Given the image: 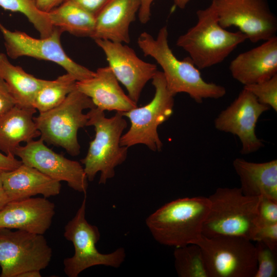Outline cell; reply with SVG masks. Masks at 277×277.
Instances as JSON below:
<instances>
[{
    "instance_id": "cell-1",
    "label": "cell",
    "mask_w": 277,
    "mask_h": 277,
    "mask_svg": "<svg viewBox=\"0 0 277 277\" xmlns=\"http://www.w3.org/2000/svg\"><path fill=\"white\" fill-rule=\"evenodd\" d=\"M137 45L145 56H151L161 66L167 88L174 96L185 93L195 102L201 103L204 99H219L226 94L224 87L203 78L189 56L183 60L176 57L169 45L166 26L160 29L155 38L148 32H142Z\"/></svg>"
},
{
    "instance_id": "cell-2",
    "label": "cell",
    "mask_w": 277,
    "mask_h": 277,
    "mask_svg": "<svg viewBox=\"0 0 277 277\" xmlns=\"http://www.w3.org/2000/svg\"><path fill=\"white\" fill-rule=\"evenodd\" d=\"M210 207L207 197L178 199L151 214L146 220V226L161 244L177 248L194 244L202 235Z\"/></svg>"
},
{
    "instance_id": "cell-3",
    "label": "cell",
    "mask_w": 277,
    "mask_h": 277,
    "mask_svg": "<svg viewBox=\"0 0 277 277\" xmlns=\"http://www.w3.org/2000/svg\"><path fill=\"white\" fill-rule=\"evenodd\" d=\"M196 24L180 35L176 45L189 54L199 69L222 62L240 44L247 39L238 31L231 32L219 24L214 3L197 11Z\"/></svg>"
},
{
    "instance_id": "cell-4",
    "label": "cell",
    "mask_w": 277,
    "mask_h": 277,
    "mask_svg": "<svg viewBox=\"0 0 277 277\" xmlns=\"http://www.w3.org/2000/svg\"><path fill=\"white\" fill-rule=\"evenodd\" d=\"M261 196L244 195L240 188H218L208 197L210 207L202 234L207 238L233 236L253 241L258 228Z\"/></svg>"
},
{
    "instance_id": "cell-5",
    "label": "cell",
    "mask_w": 277,
    "mask_h": 277,
    "mask_svg": "<svg viewBox=\"0 0 277 277\" xmlns=\"http://www.w3.org/2000/svg\"><path fill=\"white\" fill-rule=\"evenodd\" d=\"M87 114V126H93L95 134L86 156L80 161L88 181H93L100 172L98 184H105L115 176V168L126 160L128 148L121 146L120 142L127 122L120 112L107 117L104 111L95 107Z\"/></svg>"
},
{
    "instance_id": "cell-6",
    "label": "cell",
    "mask_w": 277,
    "mask_h": 277,
    "mask_svg": "<svg viewBox=\"0 0 277 277\" xmlns=\"http://www.w3.org/2000/svg\"><path fill=\"white\" fill-rule=\"evenodd\" d=\"M95 107L92 100L76 88L59 105L33 117L40 138L64 148L71 156H77L81 149L77 132L87 126L89 120L83 111Z\"/></svg>"
},
{
    "instance_id": "cell-7",
    "label": "cell",
    "mask_w": 277,
    "mask_h": 277,
    "mask_svg": "<svg viewBox=\"0 0 277 277\" xmlns=\"http://www.w3.org/2000/svg\"><path fill=\"white\" fill-rule=\"evenodd\" d=\"M155 89L152 100L146 105L122 113L130 121L128 130L121 138V146L128 148L143 144L152 151H161L163 143L158 127L172 115L174 96L168 90L162 71H157L152 78Z\"/></svg>"
},
{
    "instance_id": "cell-8",
    "label": "cell",
    "mask_w": 277,
    "mask_h": 277,
    "mask_svg": "<svg viewBox=\"0 0 277 277\" xmlns=\"http://www.w3.org/2000/svg\"><path fill=\"white\" fill-rule=\"evenodd\" d=\"M86 193L74 216L64 228L65 238L72 243L74 255L64 260V271L68 277H77L90 267L104 265L118 268L125 261V250L120 247L108 254L100 253L96 244L100 239V232L95 225L86 219Z\"/></svg>"
},
{
    "instance_id": "cell-9",
    "label": "cell",
    "mask_w": 277,
    "mask_h": 277,
    "mask_svg": "<svg viewBox=\"0 0 277 277\" xmlns=\"http://www.w3.org/2000/svg\"><path fill=\"white\" fill-rule=\"evenodd\" d=\"M194 244L201 249L208 277H253L256 271L255 246L248 239L202 234Z\"/></svg>"
},
{
    "instance_id": "cell-10",
    "label": "cell",
    "mask_w": 277,
    "mask_h": 277,
    "mask_svg": "<svg viewBox=\"0 0 277 277\" xmlns=\"http://www.w3.org/2000/svg\"><path fill=\"white\" fill-rule=\"evenodd\" d=\"M52 250L43 234L0 229L1 277H18L22 273L47 267Z\"/></svg>"
},
{
    "instance_id": "cell-11",
    "label": "cell",
    "mask_w": 277,
    "mask_h": 277,
    "mask_svg": "<svg viewBox=\"0 0 277 277\" xmlns=\"http://www.w3.org/2000/svg\"><path fill=\"white\" fill-rule=\"evenodd\" d=\"M7 55L12 59L29 56L55 63L63 68L76 81L92 77L95 72L78 64L70 58L61 43L63 31L53 27L52 33L45 38H36L21 31H11L0 22Z\"/></svg>"
},
{
    "instance_id": "cell-12",
    "label": "cell",
    "mask_w": 277,
    "mask_h": 277,
    "mask_svg": "<svg viewBox=\"0 0 277 277\" xmlns=\"http://www.w3.org/2000/svg\"><path fill=\"white\" fill-rule=\"evenodd\" d=\"M214 3L220 25L239 28L253 43L274 36L277 19L267 0H217Z\"/></svg>"
},
{
    "instance_id": "cell-13",
    "label": "cell",
    "mask_w": 277,
    "mask_h": 277,
    "mask_svg": "<svg viewBox=\"0 0 277 277\" xmlns=\"http://www.w3.org/2000/svg\"><path fill=\"white\" fill-rule=\"evenodd\" d=\"M270 108L243 88L238 97L215 119V128L237 136L241 143V154L252 153L264 146L262 140L256 135L255 127L260 116Z\"/></svg>"
},
{
    "instance_id": "cell-14",
    "label": "cell",
    "mask_w": 277,
    "mask_h": 277,
    "mask_svg": "<svg viewBox=\"0 0 277 277\" xmlns=\"http://www.w3.org/2000/svg\"><path fill=\"white\" fill-rule=\"evenodd\" d=\"M14 155L17 156L23 164L54 180L66 182L75 191L86 193L88 179L81 164L55 152L42 139L32 140L25 146L19 145Z\"/></svg>"
},
{
    "instance_id": "cell-15",
    "label": "cell",
    "mask_w": 277,
    "mask_h": 277,
    "mask_svg": "<svg viewBox=\"0 0 277 277\" xmlns=\"http://www.w3.org/2000/svg\"><path fill=\"white\" fill-rule=\"evenodd\" d=\"M94 41L104 52L118 82L126 88L128 95L137 104L145 86L157 72L156 65L143 61L123 43L101 39Z\"/></svg>"
},
{
    "instance_id": "cell-16",
    "label": "cell",
    "mask_w": 277,
    "mask_h": 277,
    "mask_svg": "<svg viewBox=\"0 0 277 277\" xmlns=\"http://www.w3.org/2000/svg\"><path fill=\"white\" fill-rule=\"evenodd\" d=\"M55 208V204L44 197L10 202L0 210V229L43 235L51 225Z\"/></svg>"
},
{
    "instance_id": "cell-17",
    "label": "cell",
    "mask_w": 277,
    "mask_h": 277,
    "mask_svg": "<svg viewBox=\"0 0 277 277\" xmlns=\"http://www.w3.org/2000/svg\"><path fill=\"white\" fill-rule=\"evenodd\" d=\"M233 78L244 86L267 80L277 74V37L238 55L229 67Z\"/></svg>"
},
{
    "instance_id": "cell-18",
    "label": "cell",
    "mask_w": 277,
    "mask_h": 277,
    "mask_svg": "<svg viewBox=\"0 0 277 277\" xmlns=\"http://www.w3.org/2000/svg\"><path fill=\"white\" fill-rule=\"evenodd\" d=\"M77 90L89 97L103 111L126 112L137 104L126 94L109 66L98 68L91 78L76 81Z\"/></svg>"
},
{
    "instance_id": "cell-19",
    "label": "cell",
    "mask_w": 277,
    "mask_h": 277,
    "mask_svg": "<svg viewBox=\"0 0 277 277\" xmlns=\"http://www.w3.org/2000/svg\"><path fill=\"white\" fill-rule=\"evenodd\" d=\"M4 188L9 202L37 194L48 198L60 193V182L22 163L16 169L1 172Z\"/></svg>"
},
{
    "instance_id": "cell-20",
    "label": "cell",
    "mask_w": 277,
    "mask_h": 277,
    "mask_svg": "<svg viewBox=\"0 0 277 277\" xmlns=\"http://www.w3.org/2000/svg\"><path fill=\"white\" fill-rule=\"evenodd\" d=\"M140 6V0H111L96 16L91 38L128 44L129 27Z\"/></svg>"
},
{
    "instance_id": "cell-21",
    "label": "cell",
    "mask_w": 277,
    "mask_h": 277,
    "mask_svg": "<svg viewBox=\"0 0 277 277\" xmlns=\"http://www.w3.org/2000/svg\"><path fill=\"white\" fill-rule=\"evenodd\" d=\"M233 168L241 182L240 188L246 196H264L277 201V160L264 163L248 162L236 158Z\"/></svg>"
},
{
    "instance_id": "cell-22",
    "label": "cell",
    "mask_w": 277,
    "mask_h": 277,
    "mask_svg": "<svg viewBox=\"0 0 277 277\" xmlns=\"http://www.w3.org/2000/svg\"><path fill=\"white\" fill-rule=\"evenodd\" d=\"M34 108L15 106L0 115V150L5 154L14 155L21 143H26L40 136L33 120ZM15 156V155H14Z\"/></svg>"
},
{
    "instance_id": "cell-23",
    "label": "cell",
    "mask_w": 277,
    "mask_h": 277,
    "mask_svg": "<svg viewBox=\"0 0 277 277\" xmlns=\"http://www.w3.org/2000/svg\"><path fill=\"white\" fill-rule=\"evenodd\" d=\"M0 76L7 83L16 106L26 108H34L36 95L48 81L36 78L12 65L4 53H0Z\"/></svg>"
},
{
    "instance_id": "cell-24",
    "label": "cell",
    "mask_w": 277,
    "mask_h": 277,
    "mask_svg": "<svg viewBox=\"0 0 277 277\" xmlns=\"http://www.w3.org/2000/svg\"><path fill=\"white\" fill-rule=\"evenodd\" d=\"M53 27L77 36H92L95 17L73 2L66 0L47 12Z\"/></svg>"
},
{
    "instance_id": "cell-25",
    "label": "cell",
    "mask_w": 277,
    "mask_h": 277,
    "mask_svg": "<svg viewBox=\"0 0 277 277\" xmlns=\"http://www.w3.org/2000/svg\"><path fill=\"white\" fill-rule=\"evenodd\" d=\"M76 80L67 73L56 80H48L36 95L34 108L42 113L57 106L76 88Z\"/></svg>"
},
{
    "instance_id": "cell-26",
    "label": "cell",
    "mask_w": 277,
    "mask_h": 277,
    "mask_svg": "<svg viewBox=\"0 0 277 277\" xmlns=\"http://www.w3.org/2000/svg\"><path fill=\"white\" fill-rule=\"evenodd\" d=\"M174 266L180 277H208L202 252L196 244L177 247L174 251Z\"/></svg>"
},
{
    "instance_id": "cell-27",
    "label": "cell",
    "mask_w": 277,
    "mask_h": 277,
    "mask_svg": "<svg viewBox=\"0 0 277 277\" xmlns=\"http://www.w3.org/2000/svg\"><path fill=\"white\" fill-rule=\"evenodd\" d=\"M0 7L5 10L24 14L39 33L41 38L49 36L52 32L47 13L40 11L36 0H0Z\"/></svg>"
},
{
    "instance_id": "cell-28",
    "label": "cell",
    "mask_w": 277,
    "mask_h": 277,
    "mask_svg": "<svg viewBox=\"0 0 277 277\" xmlns=\"http://www.w3.org/2000/svg\"><path fill=\"white\" fill-rule=\"evenodd\" d=\"M264 105L277 111V74L270 78L255 84L244 86Z\"/></svg>"
},
{
    "instance_id": "cell-29",
    "label": "cell",
    "mask_w": 277,
    "mask_h": 277,
    "mask_svg": "<svg viewBox=\"0 0 277 277\" xmlns=\"http://www.w3.org/2000/svg\"><path fill=\"white\" fill-rule=\"evenodd\" d=\"M257 270L253 277H274L277 272L276 250L256 242Z\"/></svg>"
},
{
    "instance_id": "cell-30",
    "label": "cell",
    "mask_w": 277,
    "mask_h": 277,
    "mask_svg": "<svg viewBox=\"0 0 277 277\" xmlns=\"http://www.w3.org/2000/svg\"><path fill=\"white\" fill-rule=\"evenodd\" d=\"M277 224V201L260 197L258 208V227Z\"/></svg>"
},
{
    "instance_id": "cell-31",
    "label": "cell",
    "mask_w": 277,
    "mask_h": 277,
    "mask_svg": "<svg viewBox=\"0 0 277 277\" xmlns=\"http://www.w3.org/2000/svg\"><path fill=\"white\" fill-rule=\"evenodd\" d=\"M253 241L260 242L272 250H277V224L258 227Z\"/></svg>"
},
{
    "instance_id": "cell-32",
    "label": "cell",
    "mask_w": 277,
    "mask_h": 277,
    "mask_svg": "<svg viewBox=\"0 0 277 277\" xmlns=\"http://www.w3.org/2000/svg\"><path fill=\"white\" fill-rule=\"evenodd\" d=\"M16 106V102L5 80L0 76V115Z\"/></svg>"
},
{
    "instance_id": "cell-33",
    "label": "cell",
    "mask_w": 277,
    "mask_h": 277,
    "mask_svg": "<svg viewBox=\"0 0 277 277\" xmlns=\"http://www.w3.org/2000/svg\"><path fill=\"white\" fill-rule=\"evenodd\" d=\"M66 1V0H65ZM86 10L95 17L111 0H68Z\"/></svg>"
},
{
    "instance_id": "cell-34",
    "label": "cell",
    "mask_w": 277,
    "mask_h": 277,
    "mask_svg": "<svg viewBox=\"0 0 277 277\" xmlns=\"http://www.w3.org/2000/svg\"><path fill=\"white\" fill-rule=\"evenodd\" d=\"M23 163L14 155L4 154L0 152V171H9L19 167Z\"/></svg>"
},
{
    "instance_id": "cell-35",
    "label": "cell",
    "mask_w": 277,
    "mask_h": 277,
    "mask_svg": "<svg viewBox=\"0 0 277 277\" xmlns=\"http://www.w3.org/2000/svg\"><path fill=\"white\" fill-rule=\"evenodd\" d=\"M155 0H140L141 6L138 12V19L142 24H146L151 16V7Z\"/></svg>"
},
{
    "instance_id": "cell-36",
    "label": "cell",
    "mask_w": 277,
    "mask_h": 277,
    "mask_svg": "<svg viewBox=\"0 0 277 277\" xmlns=\"http://www.w3.org/2000/svg\"><path fill=\"white\" fill-rule=\"evenodd\" d=\"M65 0H36L38 9L44 12H49L61 5Z\"/></svg>"
},
{
    "instance_id": "cell-37",
    "label": "cell",
    "mask_w": 277,
    "mask_h": 277,
    "mask_svg": "<svg viewBox=\"0 0 277 277\" xmlns=\"http://www.w3.org/2000/svg\"><path fill=\"white\" fill-rule=\"evenodd\" d=\"M9 202L8 196L4 188L2 174L0 171V210Z\"/></svg>"
},
{
    "instance_id": "cell-38",
    "label": "cell",
    "mask_w": 277,
    "mask_h": 277,
    "mask_svg": "<svg viewBox=\"0 0 277 277\" xmlns=\"http://www.w3.org/2000/svg\"><path fill=\"white\" fill-rule=\"evenodd\" d=\"M41 271L32 270L24 272L21 273L18 277H41Z\"/></svg>"
},
{
    "instance_id": "cell-39",
    "label": "cell",
    "mask_w": 277,
    "mask_h": 277,
    "mask_svg": "<svg viewBox=\"0 0 277 277\" xmlns=\"http://www.w3.org/2000/svg\"><path fill=\"white\" fill-rule=\"evenodd\" d=\"M190 0H173L175 6L180 9H184Z\"/></svg>"
},
{
    "instance_id": "cell-40",
    "label": "cell",
    "mask_w": 277,
    "mask_h": 277,
    "mask_svg": "<svg viewBox=\"0 0 277 277\" xmlns=\"http://www.w3.org/2000/svg\"><path fill=\"white\" fill-rule=\"evenodd\" d=\"M212 1H217V0H211Z\"/></svg>"
}]
</instances>
